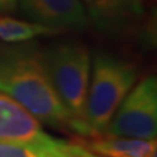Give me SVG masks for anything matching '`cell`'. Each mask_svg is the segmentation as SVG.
Returning a JSON list of instances; mask_svg holds the SVG:
<instances>
[{
	"instance_id": "1",
	"label": "cell",
	"mask_w": 157,
	"mask_h": 157,
	"mask_svg": "<svg viewBox=\"0 0 157 157\" xmlns=\"http://www.w3.org/2000/svg\"><path fill=\"white\" fill-rule=\"evenodd\" d=\"M0 92L26 109L42 124L90 137L60 101L37 43L0 45Z\"/></svg>"
},
{
	"instance_id": "2",
	"label": "cell",
	"mask_w": 157,
	"mask_h": 157,
	"mask_svg": "<svg viewBox=\"0 0 157 157\" xmlns=\"http://www.w3.org/2000/svg\"><path fill=\"white\" fill-rule=\"evenodd\" d=\"M136 77V66L127 59L110 52L94 55L85 111V121L93 137L106 132L117 109L134 88Z\"/></svg>"
},
{
	"instance_id": "3",
	"label": "cell",
	"mask_w": 157,
	"mask_h": 157,
	"mask_svg": "<svg viewBox=\"0 0 157 157\" xmlns=\"http://www.w3.org/2000/svg\"><path fill=\"white\" fill-rule=\"evenodd\" d=\"M46 67L60 101L77 123L93 134L86 124V97L92 60L85 45L76 41L58 42L43 51Z\"/></svg>"
},
{
	"instance_id": "4",
	"label": "cell",
	"mask_w": 157,
	"mask_h": 157,
	"mask_svg": "<svg viewBox=\"0 0 157 157\" xmlns=\"http://www.w3.org/2000/svg\"><path fill=\"white\" fill-rule=\"evenodd\" d=\"M106 135L156 139L157 135V78L153 75L139 81L117 109ZM104 134V135H105Z\"/></svg>"
},
{
	"instance_id": "5",
	"label": "cell",
	"mask_w": 157,
	"mask_h": 157,
	"mask_svg": "<svg viewBox=\"0 0 157 157\" xmlns=\"http://www.w3.org/2000/svg\"><path fill=\"white\" fill-rule=\"evenodd\" d=\"M86 14L100 32L122 36L144 16V0H81Z\"/></svg>"
},
{
	"instance_id": "6",
	"label": "cell",
	"mask_w": 157,
	"mask_h": 157,
	"mask_svg": "<svg viewBox=\"0 0 157 157\" xmlns=\"http://www.w3.org/2000/svg\"><path fill=\"white\" fill-rule=\"evenodd\" d=\"M24 13L43 25L60 30H84L89 17L81 0H17Z\"/></svg>"
},
{
	"instance_id": "7",
	"label": "cell",
	"mask_w": 157,
	"mask_h": 157,
	"mask_svg": "<svg viewBox=\"0 0 157 157\" xmlns=\"http://www.w3.org/2000/svg\"><path fill=\"white\" fill-rule=\"evenodd\" d=\"M46 134L36 117L0 92V141L30 143L42 139Z\"/></svg>"
},
{
	"instance_id": "8",
	"label": "cell",
	"mask_w": 157,
	"mask_h": 157,
	"mask_svg": "<svg viewBox=\"0 0 157 157\" xmlns=\"http://www.w3.org/2000/svg\"><path fill=\"white\" fill-rule=\"evenodd\" d=\"M0 157H104L86 145L46 134L30 143L0 141Z\"/></svg>"
},
{
	"instance_id": "9",
	"label": "cell",
	"mask_w": 157,
	"mask_h": 157,
	"mask_svg": "<svg viewBox=\"0 0 157 157\" xmlns=\"http://www.w3.org/2000/svg\"><path fill=\"white\" fill-rule=\"evenodd\" d=\"M86 147L104 157H157L156 139L144 140L105 134V136H94Z\"/></svg>"
},
{
	"instance_id": "10",
	"label": "cell",
	"mask_w": 157,
	"mask_h": 157,
	"mask_svg": "<svg viewBox=\"0 0 157 157\" xmlns=\"http://www.w3.org/2000/svg\"><path fill=\"white\" fill-rule=\"evenodd\" d=\"M63 30L36 21H24L9 16H0V41L6 43H24L38 37L56 36Z\"/></svg>"
},
{
	"instance_id": "11",
	"label": "cell",
	"mask_w": 157,
	"mask_h": 157,
	"mask_svg": "<svg viewBox=\"0 0 157 157\" xmlns=\"http://www.w3.org/2000/svg\"><path fill=\"white\" fill-rule=\"evenodd\" d=\"M17 6V0H0V13L13 12Z\"/></svg>"
}]
</instances>
